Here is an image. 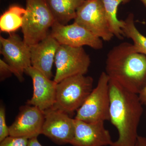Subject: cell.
<instances>
[{"mask_svg":"<svg viewBox=\"0 0 146 146\" xmlns=\"http://www.w3.org/2000/svg\"><path fill=\"white\" fill-rule=\"evenodd\" d=\"M110 121L117 128V140L110 146H136L138 128L143 115V104L138 94L126 90L110 80Z\"/></svg>","mask_w":146,"mask_h":146,"instance_id":"1","label":"cell"},{"mask_svg":"<svg viewBox=\"0 0 146 146\" xmlns=\"http://www.w3.org/2000/svg\"><path fill=\"white\" fill-rule=\"evenodd\" d=\"M105 70L110 80L131 93L138 95L145 86L146 56L136 52L130 43H121L110 51Z\"/></svg>","mask_w":146,"mask_h":146,"instance_id":"2","label":"cell"},{"mask_svg":"<svg viewBox=\"0 0 146 146\" xmlns=\"http://www.w3.org/2000/svg\"><path fill=\"white\" fill-rule=\"evenodd\" d=\"M94 79L79 74L69 77L57 84L53 107L69 115L78 110L93 90Z\"/></svg>","mask_w":146,"mask_h":146,"instance_id":"3","label":"cell"},{"mask_svg":"<svg viewBox=\"0 0 146 146\" xmlns=\"http://www.w3.org/2000/svg\"><path fill=\"white\" fill-rule=\"evenodd\" d=\"M22 32L29 46L37 44L49 33L55 21L45 0H27Z\"/></svg>","mask_w":146,"mask_h":146,"instance_id":"4","label":"cell"},{"mask_svg":"<svg viewBox=\"0 0 146 146\" xmlns=\"http://www.w3.org/2000/svg\"><path fill=\"white\" fill-rule=\"evenodd\" d=\"M109 80L105 72H102L97 86L76 111L75 119L89 123L110 121Z\"/></svg>","mask_w":146,"mask_h":146,"instance_id":"5","label":"cell"},{"mask_svg":"<svg viewBox=\"0 0 146 146\" xmlns=\"http://www.w3.org/2000/svg\"><path fill=\"white\" fill-rule=\"evenodd\" d=\"M56 71L54 80L58 83L64 79L88 71L91 59L83 47H74L60 44L54 60Z\"/></svg>","mask_w":146,"mask_h":146,"instance_id":"6","label":"cell"},{"mask_svg":"<svg viewBox=\"0 0 146 146\" xmlns=\"http://www.w3.org/2000/svg\"><path fill=\"white\" fill-rule=\"evenodd\" d=\"M74 22L105 41H110L112 33L102 0H85L78 8Z\"/></svg>","mask_w":146,"mask_h":146,"instance_id":"7","label":"cell"},{"mask_svg":"<svg viewBox=\"0 0 146 146\" xmlns=\"http://www.w3.org/2000/svg\"><path fill=\"white\" fill-rule=\"evenodd\" d=\"M1 54L10 65L13 74L19 81H23V74L31 66L30 46L18 35L11 33L7 38L0 36Z\"/></svg>","mask_w":146,"mask_h":146,"instance_id":"8","label":"cell"},{"mask_svg":"<svg viewBox=\"0 0 146 146\" xmlns=\"http://www.w3.org/2000/svg\"><path fill=\"white\" fill-rule=\"evenodd\" d=\"M44 112L45 119L42 134L58 145L70 144L74 135L75 119L53 107Z\"/></svg>","mask_w":146,"mask_h":146,"instance_id":"9","label":"cell"},{"mask_svg":"<svg viewBox=\"0 0 146 146\" xmlns=\"http://www.w3.org/2000/svg\"><path fill=\"white\" fill-rule=\"evenodd\" d=\"M51 29L50 34L60 44L74 47L87 46L95 50L103 47L101 39L74 22L71 25H63L55 21Z\"/></svg>","mask_w":146,"mask_h":146,"instance_id":"10","label":"cell"},{"mask_svg":"<svg viewBox=\"0 0 146 146\" xmlns=\"http://www.w3.org/2000/svg\"><path fill=\"white\" fill-rule=\"evenodd\" d=\"M44 114L38 108L27 104L22 106L14 122L9 127V136L30 139L42 134Z\"/></svg>","mask_w":146,"mask_h":146,"instance_id":"11","label":"cell"},{"mask_svg":"<svg viewBox=\"0 0 146 146\" xmlns=\"http://www.w3.org/2000/svg\"><path fill=\"white\" fill-rule=\"evenodd\" d=\"M25 73L32 79L33 87V96L27 104L38 108L42 111L53 107L57 83L32 66L27 68Z\"/></svg>","mask_w":146,"mask_h":146,"instance_id":"12","label":"cell"},{"mask_svg":"<svg viewBox=\"0 0 146 146\" xmlns=\"http://www.w3.org/2000/svg\"><path fill=\"white\" fill-rule=\"evenodd\" d=\"M104 122L86 123L75 119L74 135L71 145L73 146H110L113 141Z\"/></svg>","mask_w":146,"mask_h":146,"instance_id":"13","label":"cell"},{"mask_svg":"<svg viewBox=\"0 0 146 146\" xmlns=\"http://www.w3.org/2000/svg\"><path fill=\"white\" fill-rule=\"evenodd\" d=\"M60 44L50 35L37 44L30 46L32 67L47 77H52V68Z\"/></svg>","mask_w":146,"mask_h":146,"instance_id":"14","label":"cell"},{"mask_svg":"<svg viewBox=\"0 0 146 146\" xmlns=\"http://www.w3.org/2000/svg\"><path fill=\"white\" fill-rule=\"evenodd\" d=\"M54 21L67 25L74 19L78 8L85 0H45Z\"/></svg>","mask_w":146,"mask_h":146,"instance_id":"15","label":"cell"},{"mask_svg":"<svg viewBox=\"0 0 146 146\" xmlns=\"http://www.w3.org/2000/svg\"><path fill=\"white\" fill-rule=\"evenodd\" d=\"M26 9L19 6H11L0 17L1 31L11 33L22 27Z\"/></svg>","mask_w":146,"mask_h":146,"instance_id":"16","label":"cell"},{"mask_svg":"<svg viewBox=\"0 0 146 146\" xmlns=\"http://www.w3.org/2000/svg\"><path fill=\"white\" fill-rule=\"evenodd\" d=\"M130 0H102L107 16L110 28L118 39L123 38L122 27L123 21L119 20L117 17L118 7L121 3L128 2Z\"/></svg>","mask_w":146,"mask_h":146,"instance_id":"17","label":"cell"},{"mask_svg":"<svg viewBox=\"0 0 146 146\" xmlns=\"http://www.w3.org/2000/svg\"><path fill=\"white\" fill-rule=\"evenodd\" d=\"M122 29L124 36L133 41V47L136 52L146 56V37L141 34L136 28L133 14H129L123 21Z\"/></svg>","mask_w":146,"mask_h":146,"instance_id":"18","label":"cell"},{"mask_svg":"<svg viewBox=\"0 0 146 146\" xmlns=\"http://www.w3.org/2000/svg\"><path fill=\"white\" fill-rule=\"evenodd\" d=\"M9 136V127L6 122L5 108L3 105L0 107V142Z\"/></svg>","mask_w":146,"mask_h":146,"instance_id":"19","label":"cell"},{"mask_svg":"<svg viewBox=\"0 0 146 146\" xmlns=\"http://www.w3.org/2000/svg\"><path fill=\"white\" fill-rule=\"evenodd\" d=\"M29 139L9 136L0 142V146H28Z\"/></svg>","mask_w":146,"mask_h":146,"instance_id":"20","label":"cell"},{"mask_svg":"<svg viewBox=\"0 0 146 146\" xmlns=\"http://www.w3.org/2000/svg\"><path fill=\"white\" fill-rule=\"evenodd\" d=\"M13 74V70L5 60L0 59V80L3 81Z\"/></svg>","mask_w":146,"mask_h":146,"instance_id":"21","label":"cell"},{"mask_svg":"<svg viewBox=\"0 0 146 146\" xmlns=\"http://www.w3.org/2000/svg\"><path fill=\"white\" fill-rule=\"evenodd\" d=\"M138 96L142 104L146 105V84L143 89L138 94Z\"/></svg>","mask_w":146,"mask_h":146,"instance_id":"22","label":"cell"},{"mask_svg":"<svg viewBox=\"0 0 146 146\" xmlns=\"http://www.w3.org/2000/svg\"><path fill=\"white\" fill-rule=\"evenodd\" d=\"M28 146H43L39 143L37 137L30 139L29 140Z\"/></svg>","mask_w":146,"mask_h":146,"instance_id":"23","label":"cell"},{"mask_svg":"<svg viewBox=\"0 0 146 146\" xmlns=\"http://www.w3.org/2000/svg\"><path fill=\"white\" fill-rule=\"evenodd\" d=\"M136 146H146V137L138 136Z\"/></svg>","mask_w":146,"mask_h":146,"instance_id":"24","label":"cell"},{"mask_svg":"<svg viewBox=\"0 0 146 146\" xmlns=\"http://www.w3.org/2000/svg\"><path fill=\"white\" fill-rule=\"evenodd\" d=\"M144 4V5L146 7V0H140Z\"/></svg>","mask_w":146,"mask_h":146,"instance_id":"25","label":"cell"}]
</instances>
